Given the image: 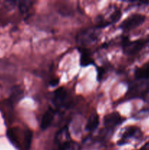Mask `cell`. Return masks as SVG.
Wrapping results in <instances>:
<instances>
[{"mask_svg": "<svg viewBox=\"0 0 149 150\" xmlns=\"http://www.w3.org/2000/svg\"><path fill=\"white\" fill-rule=\"evenodd\" d=\"M32 139H33V132L30 129H26L23 136V146L26 150H29L31 147Z\"/></svg>", "mask_w": 149, "mask_h": 150, "instance_id": "obj_16", "label": "cell"}, {"mask_svg": "<svg viewBox=\"0 0 149 150\" xmlns=\"http://www.w3.org/2000/svg\"><path fill=\"white\" fill-rule=\"evenodd\" d=\"M80 51V65L83 67H86L93 63V59L90 56V54L87 51L86 49H81Z\"/></svg>", "mask_w": 149, "mask_h": 150, "instance_id": "obj_13", "label": "cell"}, {"mask_svg": "<svg viewBox=\"0 0 149 150\" xmlns=\"http://www.w3.org/2000/svg\"><path fill=\"white\" fill-rule=\"evenodd\" d=\"M34 4L33 1H23L19 2V10H20V13L23 16L26 17L30 12L31 9L32 7V4Z\"/></svg>", "mask_w": 149, "mask_h": 150, "instance_id": "obj_15", "label": "cell"}, {"mask_svg": "<svg viewBox=\"0 0 149 150\" xmlns=\"http://www.w3.org/2000/svg\"><path fill=\"white\" fill-rule=\"evenodd\" d=\"M58 81L57 80V79H55V80H53V81H51V84L52 85V86H56V85H57L58 84Z\"/></svg>", "mask_w": 149, "mask_h": 150, "instance_id": "obj_18", "label": "cell"}, {"mask_svg": "<svg viewBox=\"0 0 149 150\" xmlns=\"http://www.w3.org/2000/svg\"><path fill=\"white\" fill-rule=\"evenodd\" d=\"M122 122V117L118 113L112 112L108 114L104 118V125L108 129H112Z\"/></svg>", "mask_w": 149, "mask_h": 150, "instance_id": "obj_5", "label": "cell"}, {"mask_svg": "<svg viewBox=\"0 0 149 150\" xmlns=\"http://www.w3.org/2000/svg\"><path fill=\"white\" fill-rule=\"evenodd\" d=\"M149 92V82L140 83L132 89V95L136 97H143Z\"/></svg>", "mask_w": 149, "mask_h": 150, "instance_id": "obj_8", "label": "cell"}, {"mask_svg": "<svg viewBox=\"0 0 149 150\" xmlns=\"http://www.w3.org/2000/svg\"><path fill=\"white\" fill-rule=\"evenodd\" d=\"M140 130L137 127H129L126 129L125 131L122 134L121 140L125 141L131 138H135L140 135Z\"/></svg>", "mask_w": 149, "mask_h": 150, "instance_id": "obj_12", "label": "cell"}, {"mask_svg": "<svg viewBox=\"0 0 149 150\" xmlns=\"http://www.w3.org/2000/svg\"><path fill=\"white\" fill-rule=\"evenodd\" d=\"M54 119V111L53 109L49 108L45 113L44 115L42 116V120H41L40 123V128L42 130H45L51 126L52 124L53 120Z\"/></svg>", "mask_w": 149, "mask_h": 150, "instance_id": "obj_7", "label": "cell"}, {"mask_svg": "<svg viewBox=\"0 0 149 150\" xmlns=\"http://www.w3.org/2000/svg\"><path fill=\"white\" fill-rule=\"evenodd\" d=\"M23 92L22 89L20 88V86H15L14 87H13V89H12L9 100L13 105L14 103H18L21 100V98H23Z\"/></svg>", "mask_w": 149, "mask_h": 150, "instance_id": "obj_10", "label": "cell"}, {"mask_svg": "<svg viewBox=\"0 0 149 150\" xmlns=\"http://www.w3.org/2000/svg\"><path fill=\"white\" fill-rule=\"evenodd\" d=\"M122 15L121 10H115V11H113V13L110 15V23H115L117 22L120 18H121V16Z\"/></svg>", "mask_w": 149, "mask_h": 150, "instance_id": "obj_17", "label": "cell"}, {"mask_svg": "<svg viewBox=\"0 0 149 150\" xmlns=\"http://www.w3.org/2000/svg\"><path fill=\"white\" fill-rule=\"evenodd\" d=\"M149 42V35L148 38L137 40L135 41H130L128 38H125L123 41V49L128 55H134L140 52L145 45Z\"/></svg>", "mask_w": 149, "mask_h": 150, "instance_id": "obj_1", "label": "cell"}, {"mask_svg": "<svg viewBox=\"0 0 149 150\" xmlns=\"http://www.w3.org/2000/svg\"><path fill=\"white\" fill-rule=\"evenodd\" d=\"M97 29H86L80 32L77 36V42L81 45H90L95 42L98 38Z\"/></svg>", "mask_w": 149, "mask_h": 150, "instance_id": "obj_2", "label": "cell"}, {"mask_svg": "<svg viewBox=\"0 0 149 150\" xmlns=\"http://www.w3.org/2000/svg\"><path fill=\"white\" fill-rule=\"evenodd\" d=\"M67 97V92L66 89L63 87L57 89L54 92L53 103L57 107H61L64 105Z\"/></svg>", "mask_w": 149, "mask_h": 150, "instance_id": "obj_6", "label": "cell"}, {"mask_svg": "<svg viewBox=\"0 0 149 150\" xmlns=\"http://www.w3.org/2000/svg\"><path fill=\"white\" fill-rule=\"evenodd\" d=\"M99 116L94 113V114H92L89 117V118L88 119L87 123H86V130L88 131H93L96 129V127L99 125Z\"/></svg>", "mask_w": 149, "mask_h": 150, "instance_id": "obj_11", "label": "cell"}, {"mask_svg": "<svg viewBox=\"0 0 149 150\" xmlns=\"http://www.w3.org/2000/svg\"><path fill=\"white\" fill-rule=\"evenodd\" d=\"M71 141L70 132H69V129L67 127H63L61 130H58V133H56V142L61 149L64 147L66 145L68 144Z\"/></svg>", "mask_w": 149, "mask_h": 150, "instance_id": "obj_4", "label": "cell"}, {"mask_svg": "<svg viewBox=\"0 0 149 150\" xmlns=\"http://www.w3.org/2000/svg\"><path fill=\"white\" fill-rule=\"evenodd\" d=\"M145 20V16L141 14H134L129 16L121 23L120 27L123 30L128 31L140 26Z\"/></svg>", "mask_w": 149, "mask_h": 150, "instance_id": "obj_3", "label": "cell"}, {"mask_svg": "<svg viewBox=\"0 0 149 150\" xmlns=\"http://www.w3.org/2000/svg\"><path fill=\"white\" fill-rule=\"evenodd\" d=\"M134 76L139 80H147L149 79V62L146 63L142 67L136 69Z\"/></svg>", "mask_w": 149, "mask_h": 150, "instance_id": "obj_9", "label": "cell"}, {"mask_svg": "<svg viewBox=\"0 0 149 150\" xmlns=\"http://www.w3.org/2000/svg\"><path fill=\"white\" fill-rule=\"evenodd\" d=\"M7 137L8 138L9 141L12 143V144L14 145L15 147H18L20 146L19 144L18 136L17 130L15 128L9 129L7 131Z\"/></svg>", "mask_w": 149, "mask_h": 150, "instance_id": "obj_14", "label": "cell"}]
</instances>
